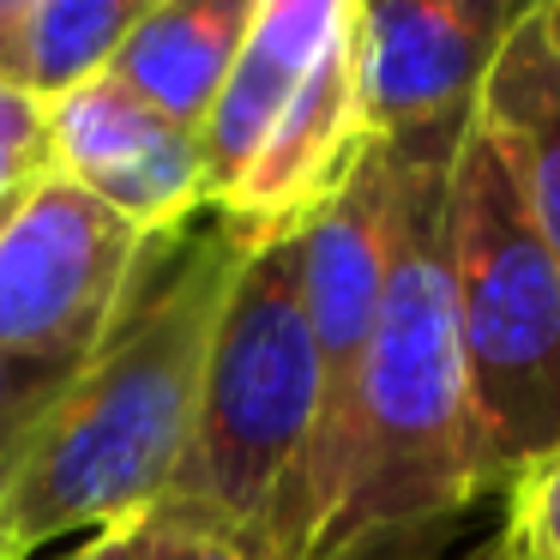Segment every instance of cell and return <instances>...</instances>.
<instances>
[{
    "mask_svg": "<svg viewBox=\"0 0 560 560\" xmlns=\"http://www.w3.org/2000/svg\"><path fill=\"white\" fill-rule=\"evenodd\" d=\"M464 127L386 145V307L355 386L338 506L314 542V560H428L476 500L494 494L446 271V194Z\"/></svg>",
    "mask_w": 560,
    "mask_h": 560,
    "instance_id": "obj_1",
    "label": "cell"
},
{
    "mask_svg": "<svg viewBox=\"0 0 560 560\" xmlns=\"http://www.w3.org/2000/svg\"><path fill=\"white\" fill-rule=\"evenodd\" d=\"M247 254L254 247L218 218L187 230L133 314L61 380L7 476L13 560L73 530L139 524L170 500Z\"/></svg>",
    "mask_w": 560,
    "mask_h": 560,
    "instance_id": "obj_2",
    "label": "cell"
},
{
    "mask_svg": "<svg viewBox=\"0 0 560 560\" xmlns=\"http://www.w3.org/2000/svg\"><path fill=\"white\" fill-rule=\"evenodd\" d=\"M319 362L295 283V235L247 254L206 368V398L182 476L158 512L235 536L259 560L314 548Z\"/></svg>",
    "mask_w": 560,
    "mask_h": 560,
    "instance_id": "obj_3",
    "label": "cell"
},
{
    "mask_svg": "<svg viewBox=\"0 0 560 560\" xmlns=\"http://www.w3.org/2000/svg\"><path fill=\"white\" fill-rule=\"evenodd\" d=\"M446 271L464 380L500 494L512 470L560 440V259L476 121L452 158Z\"/></svg>",
    "mask_w": 560,
    "mask_h": 560,
    "instance_id": "obj_4",
    "label": "cell"
},
{
    "mask_svg": "<svg viewBox=\"0 0 560 560\" xmlns=\"http://www.w3.org/2000/svg\"><path fill=\"white\" fill-rule=\"evenodd\" d=\"M175 242L121 223L61 175L37 182L0 223V355L73 374L133 314Z\"/></svg>",
    "mask_w": 560,
    "mask_h": 560,
    "instance_id": "obj_5",
    "label": "cell"
},
{
    "mask_svg": "<svg viewBox=\"0 0 560 560\" xmlns=\"http://www.w3.org/2000/svg\"><path fill=\"white\" fill-rule=\"evenodd\" d=\"M386 266H392V158L368 145L350 182L295 230V283L319 362V446H314V542L338 506L343 440L362 386V362L374 350V326L386 307ZM314 560V548H307Z\"/></svg>",
    "mask_w": 560,
    "mask_h": 560,
    "instance_id": "obj_6",
    "label": "cell"
},
{
    "mask_svg": "<svg viewBox=\"0 0 560 560\" xmlns=\"http://www.w3.org/2000/svg\"><path fill=\"white\" fill-rule=\"evenodd\" d=\"M512 0H355V97L374 145L446 133L476 115Z\"/></svg>",
    "mask_w": 560,
    "mask_h": 560,
    "instance_id": "obj_7",
    "label": "cell"
},
{
    "mask_svg": "<svg viewBox=\"0 0 560 560\" xmlns=\"http://www.w3.org/2000/svg\"><path fill=\"white\" fill-rule=\"evenodd\" d=\"M49 158L61 182L158 242L187 235L199 211H211L199 139L139 103L115 73L49 103Z\"/></svg>",
    "mask_w": 560,
    "mask_h": 560,
    "instance_id": "obj_8",
    "label": "cell"
},
{
    "mask_svg": "<svg viewBox=\"0 0 560 560\" xmlns=\"http://www.w3.org/2000/svg\"><path fill=\"white\" fill-rule=\"evenodd\" d=\"M343 19H350V0H259L254 7L242 55L223 79L206 127H199V163H206L211 206L247 175V163L271 139V127L283 121L295 91L307 85L319 55L343 31Z\"/></svg>",
    "mask_w": 560,
    "mask_h": 560,
    "instance_id": "obj_9",
    "label": "cell"
},
{
    "mask_svg": "<svg viewBox=\"0 0 560 560\" xmlns=\"http://www.w3.org/2000/svg\"><path fill=\"white\" fill-rule=\"evenodd\" d=\"M470 121L506 158L536 235L560 259V43L542 19V0L518 7Z\"/></svg>",
    "mask_w": 560,
    "mask_h": 560,
    "instance_id": "obj_10",
    "label": "cell"
},
{
    "mask_svg": "<svg viewBox=\"0 0 560 560\" xmlns=\"http://www.w3.org/2000/svg\"><path fill=\"white\" fill-rule=\"evenodd\" d=\"M254 7L259 0H151L139 25L127 31L121 55L109 61V73L139 103H151L163 121L199 139L235 55H242Z\"/></svg>",
    "mask_w": 560,
    "mask_h": 560,
    "instance_id": "obj_11",
    "label": "cell"
},
{
    "mask_svg": "<svg viewBox=\"0 0 560 560\" xmlns=\"http://www.w3.org/2000/svg\"><path fill=\"white\" fill-rule=\"evenodd\" d=\"M145 7L151 0H0V85L49 109L109 73Z\"/></svg>",
    "mask_w": 560,
    "mask_h": 560,
    "instance_id": "obj_12",
    "label": "cell"
},
{
    "mask_svg": "<svg viewBox=\"0 0 560 560\" xmlns=\"http://www.w3.org/2000/svg\"><path fill=\"white\" fill-rule=\"evenodd\" d=\"M494 548L506 560H560V440L506 476Z\"/></svg>",
    "mask_w": 560,
    "mask_h": 560,
    "instance_id": "obj_13",
    "label": "cell"
},
{
    "mask_svg": "<svg viewBox=\"0 0 560 560\" xmlns=\"http://www.w3.org/2000/svg\"><path fill=\"white\" fill-rule=\"evenodd\" d=\"M61 380L67 374H49V368L0 355V458H19V446L37 428V416L49 410V398L61 392Z\"/></svg>",
    "mask_w": 560,
    "mask_h": 560,
    "instance_id": "obj_14",
    "label": "cell"
},
{
    "mask_svg": "<svg viewBox=\"0 0 560 560\" xmlns=\"http://www.w3.org/2000/svg\"><path fill=\"white\" fill-rule=\"evenodd\" d=\"M139 560H259V555H254V548H242L235 536L194 524V518L151 512V518L139 524Z\"/></svg>",
    "mask_w": 560,
    "mask_h": 560,
    "instance_id": "obj_15",
    "label": "cell"
},
{
    "mask_svg": "<svg viewBox=\"0 0 560 560\" xmlns=\"http://www.w3.org/2000/svg\"><path fill=\"white\" fill-rule=\"evenodd\" d=\"M145 524V518H139ZM139 524H109V530H91L73 555L61 560H139Z\"/></svg>",
    "mask_w": 560,
    "mask_h": 560,
    "instance_id": "obj_16",
    "label": "cell"
},
{
    "mask_svg": "<svg viewBox=\"0 0 560 560\" xmlns=\"http://www.w3.org/2000/svg\"><path fill=\"white\" fill-rule=\"evenodd\" d=\"M7 476H13V458H0V560H13V524H7Z\"/></svg>",
    "mask_w": 560,
    "mask_h": 560,
    "instance_id": "obj_17",
    "label": "cell"
},
{
    "mask_svg": "<svg viewBox=\"0 0 560 560\" xmlns=\"http://www.w3.org/2000/svg\"><path fill=\"white\" fill-rule=\"evenodd\" d=\"M542 19H548V31H555V43H560V0H542Z\"/></svg>",
    "mask_w": 560,
    "mask_h": 560,
    "instance_id": "obj_18",
    "label": "cell"
},
{
    "mask_svg": "<svg viewBox=\"0 0 560 560\" xmlns=\"http://www.w3.org/2000/svg\"><path fill=\"white\" fill-rule=\"evenodd\" d=\"M470 560H506V555H500V548H494V542H488V548H476V555H470Z\"/></svg>",
    "mask_w": 560,
    "mask_h": 560,
    "instance_id": "obj_19",
    "label": "cell"
}]
</instances>
